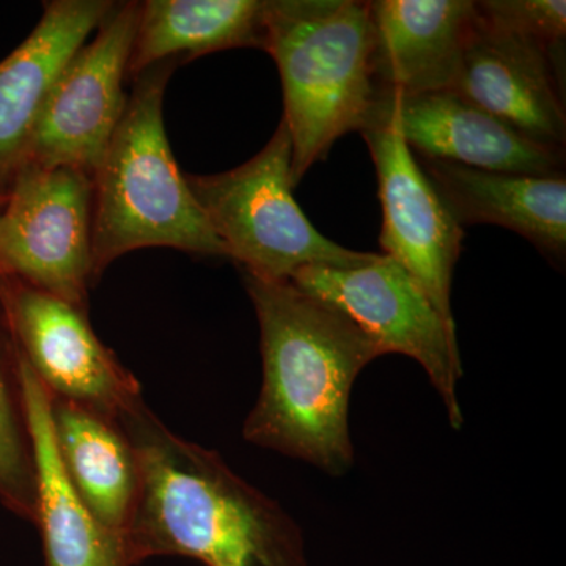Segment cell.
Segmentation results:
<instances>
[{
	"instance_id": "18",
	"label": "cell",
	"mask_w": 566,
	"mask_h": 566,
	"mask_svg": "<svg viewBox=\"0 0 566 566\" xmlns=\"http://www.w3.org/2000/svg\"><path fill=\"white\" fill-rule=\"evenodd\" d=\"M260 0H148L140 3L128 76L166 61H185L232 48L264 46Z\"/></svg>"
},
{
	"instance_id": "4",
	"label": "cell",
	"mask_w": 566,
	"mask_h": 566,
	"mask_svg": "<svg viewBox=\"0 0 566 566\" xmlns=\"http://www.w3.org/2000/svg\"><path fill=\"white\" fill-rule=\"evenodd\" d=\"M177 65L178 61L161 62L136 77L120 125L93 174L95 277L136 249L174 248L227 256L175 163L164 129V93Z\"/></svg>"
},
{
	"instance_id": "14",
	"label": "cell",
	"mask_w": 566,
	"mask_h": 566,
	"mask_svg": "<svg viewBox=\"0 0 566 566\" xmlns=\"http://www.w3.org/2000/svg\"><path fill=\"white\" fill-rule=\"evenodd\" d=\"M374 71L381 91L427 93L455 85L476 18L471 0H376Z\"/></svg>"
},
{
	"instance_id": "17",
	"label": "cell",
	"mask_w": 566,
	"mask_h": 566,
	"mask_svg": "<svg viewBox=\"0 0 566 566\" xmlns=\"http://www.w3.org/2000/svg\"><path fill=\"white\" fill-rule=\"evenodd\" d=\"M52 424L71 485L96 521L123 542L136 504L139 471L122 428L59 398H52Z\"/></svg>"
},
{
	"instance_id": "7",
	"label": "cell",
	"mask_w": 566,
	"mask_h": 566,
	"mask_svg": "<svg viewBox=\"0 0 566 566\" xmlns=\"http://www.w3.org/2000/svg\"><path fill=\"white\" fill-rule=\"evenodd\" d=\"M0 277L85 308L95 277L91 175L22 164L0 208Z\"/></svg>"
},
{
	"instance_id": "12",
	"label": "cell",
	"mask_w": 566,
	"mask_h": 566,
	"mask_svg": "<svg viewBox=\"0 0 566 566\" xmlns=\"http://www.w3.org/2000/svg\"><path fill=\"white\" fill-rule=\"evenodd\" d=\"M411 150L423 159L461 164L488 172L560 174V148L546 147L501 118L449 91H381Z\"/></svg>"
},
{
	"instance_id": "21",
	"label": "cell",
	"mask_w": 566,
	"mask_h": 566,
	"mask_svg": "<svg viewBox=\"0 0 566 566\" xmlns=\"http://www.w3.org/2000/svg\"><path fill=\"white\" fill-rule=\"evenodd\" d=\"M7 192L0 191V208H2L3 200H6Z\"/></svg>"
},
{
	"instance_id": "8",
	"label": "cell",
	"mask_w": 566,
	"mask_h": 566,
	"mask_svg": "<svg viewBox=\"0 0 566 566\" xmlns=\"http://www.w3.org/2000/svg\"><path fill=\"white\" fill-rule=\"evenodd\" d=\"M140 3H114L59 74L33 128L24 164L96 172L120 125Z\"/></svg>"
},
{
	"instance_id": "2",
	"label": "cell",
	"mask_w": 566,
	"mask_h": 566,
	"mask_svg": "<svg viewBox=\"0 0 566 566\" xmlns=\"http://www.w3.org/2000/svg\"><path fill=\"white\" fill-rule=\"evenodd\" d=\"M260 324L263 385L244 439L331 475L354 463L349 398L368 364L385 356L334 305L290 281L244 273Z\"/></svg>"
},
{
	"instance_id": "20",
	"label": "cell",
	"mask_w": 566,
	"mask_h": 566,
	"mask_svg": "<svg viewBox=\"0 0 566 566\" xmlns=\"http://www.w3.org/2000/svg\"><path fill=\"white\" fill-rule=\"evenodd\" d=\"M476 9L499 28L542 43L560 65L566 35L564 0H486L476 2Z\"/></svg>"
},
{
	"instance_id": "11",
	"label": "cell",
	"mask_w": 566,
	"mask_h": 566,
	"mask_svg": "<svg viewBox=\"0 0 566 566\" xmlns=\"http://www.w3.org/2000/svg\"><path fill=\"white\" fill-rule=\"evenodd\" d=\"M560 65L538 41L486 21L476 9L453 91L546 147L565 144Z\"/></svg>"
},
{
	"instance_id": "9",
	"label": "cell",
	"mask_w": 566,
	"mask_h": 566,
	"mask_svg": "<svg viewBox=\"0 0 566 566\" xmlns=\"http://www.w3.org/2000/svg\"><path fill=\"white\" fill-rule=\"evenodd\" d=\"M0 308L25 364L52 398L117 422L140 385L93 333L85 308L14 277H0Z\"/></svg>"
},
{
	"instance_id": "3",
	"label": "cell",
	"mask_w": 566,
	"mask_h": 566,
	"mask_svg": "<svg viewBox=\"0 0 566 566\" xmlns=\"http://www.w3.org/2000/svg\"><path fill=\"white\" fill-rule=\"evenodd\" d=\"M368 2L271 0L264 46L277 63L294 188L345 134L363 132L379 92Z\"/></svg>"
},
{
	"instance_id": "6",
	"label": "cell",
	"mask_w": 566,
	"mask_h": 566,
	"mask_svg": "<svg viewBox=\"0 0 566 566\" xmlns=\"http://www.w3.org/2000/svg\"><path fill=\"white\" fill-rule=\"evenodd\" d=\"M297 289L356 323L382 353L422 365L441 395L449 422L460 430L463 411L457 387L463 376L457 327L436 311L420 283L387 255L352 268L305 266L290 277Z\"/></svg>"
},
{
	"instance_id": "16",
	"label": "cell",
	"mask_w": 566,
	"mask_h": 566,
	"mask_svg": "<svg viewBox=\"0 0 566 566\" xmlns=\"http://www.w3.org/2000/svg\"><path fill=\"white\" fill-rule=\"evenodd\" d=\"M420 167L460 226L505 227L527 238L546 255L565 259L564 175L488 172L438 159H423Z\"/></svg>"
},
{
	"instance_id": "1",
	"label": "cell",
	"mask_w": 566,
	"mask_h": 566,
	"mask_svg": "<svg viewBox=\"0 0 566 566\" xmlns=\"http://www.w3.org/2000/svg\"><path fill=\"white\" fill-rule=\"evenodd\" d=\"M136 455V504L125 532L133 565L159 556L205 566H308L303 532L219 453L172 433L144 400L117 419Z\"/></svg>"
},
{
	"instance_id": "19",
	"label": "cell",
	"mask_w": 566,
	"mask_h": 566,
	"mask_svg": "<svg viewBox=\"0 0 566 566\" xmlns=\"http://www.w3.org/2000/svg\"><path fill=\"white\" fill-rule=\"evenodd\" d=\"M13 353V338L9 345L0 340V495L35 523V463L18 367L10 371L9 354Z\"/></svg>"
},
{
	"instance_id": "5",
	"label": "cell",
	"mask_w": 566,
	"mask_h": 566,
	"mask_svg": "<svg viewBox=\"0 0 566 566\" xmlns=\"http://www.w3.org/2000/svg\"><path fill=\"white\" fill-rule=\"evenodd\" d=\"M186 180L227 256L244 273L290 281L305 266L352 268L378 255L333 243L305 218L293 197L292 137L283 120L251 161Z\"/></svg>"
},
{
	"instance_id": "15",
	"label": "cell",
	"mask_w": 566,
	"mask_h": 566,
	"mask_svg": "<svg viewBox=\"0 0 566 566\" xmlns=\"http://www.w3.org/2000/svg\"><path fill=\"white\" fill-rule=\"evenodd\" d=\"M22 405L31 433L36 520L46 566H134L120 538L107 532L71 485L59 455L52 398L18 353Z\"/></svg>"
},
{
	"instance_id": "13",
	"label": "cell",
	"mask_w": 566,
	"mask_h": 566,
	"mask_svg": "<svg viewBox=\"0 0 566 566\" xmlns=\"http://www.w3.org/2000/svg\"><path fill=\"white\" fill-rule=\"evenodd\" d=\"M114 2L54 0L20 46L0 62V191L25 161L41 107L70 59L99 28Z\"/></svg>"
},
{
	"instance_id": "10",
	"label": "cell",
	"mask_w": 566,
	"mask_h": 566,
	"mask_svg": "<svg viewBox=\"0 0 566 566\" xmlns=\"http://www.w3.org/2000/svg\"><path fill=\"white\" fill-rule=\"evenodd\" d=\"M360 133L378 174L382 255L401 264L420 283L446 323L455 327L450 294L463 229L406 144L397 115L382 92Z\"/></svg>"
}]
</instances>
